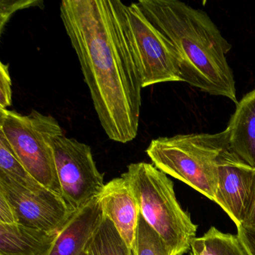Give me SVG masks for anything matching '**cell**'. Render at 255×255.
I'll list each match as a JSON object with an SVG mask.
<instances>
[{"label": "cell", "instance_id": "ffe728a7", "mask_svg": "<svg viewBox=\"0 0 255 255\" xmlns=\"http://www.w3.org/2000/svg\"><path fill=\"white\" fill-rule=\"evenodd\" d=\"M237 228L239 240L248 255H255V230L244 226Z\"/></svg>", "mask_w": 255, "mask_h": 255}, {"label": "cell", "instance_id": "7c38bea8", "mask_svg": "<svg viewBox=\"0 0 255 255\" xmlns=\"http://www.w3.org/2000/svg\"><path fill=\"white\" fill-rule=\"evenodd\" d=\"M227 129L231 151L255 168V89L238 102Z\"/></svg>", "mask_w": 255, "mask_h": 255}, {"label": "cell", "instance_id": "ac0fdd59", "mask_svg": "<svg viewBox=\"0 0 255 255\" xmlns=\"http://www.w3.org/2000/svg\"><path fill=\"white\" fill-rule=\"evenodd\" d=\"M30 7H44V2L38 0H2L0 3V31L2 33L4 26L8 23L11 15L19 10Z\"/></svg>", "mask_w": 255, "mask_h": 255}, {"label": "cell", "instance_id": "3957f363", "mask_svg": "<svg viewBox=\"0 0 255 255\" xmlns=\"http://www.w3.org/2000/svg\"><path fill=\"white\" fill-rule=\"evenodd\" d=\"M130 184L140 213L162 237L171 255L188 253L198 225L177 201L174 183L153 164L135 162L122 174Z\"/></svg>", "mask_w": 255, "mask_h": 255}, {"label": "cell", "instance_id": "9c48e42d", "mask_svg": "<svg viewBox=\"0 0 255 255\" xmlns=\"http://www.w3.org/2000/svg\"><path fill=\"white\" fill-rule=\"evenodd\" d=\"M216 204L237 227L247 216L255 192V168L248 165L231 151L225 149L218 158Z\"/></svg>", "mask_w": 255, "mask_h": 255}, {"label": "cell", "instance_id": "52a82bcc", "mask_svg": "<svg viewBox=\"0 0 255 255\" xmlns=\"http://www.w3.org/2000/svg\"><path fill=\"white\" fill-rule=\"evenodd\" d=\"M55 162L62 196L77 210L102 192L104 174L94 160L91 147L62 135L55 140Z\"/></svg>", "mask_w": 255, "mask_h": 255}, {"label": "cell", "instance_id": "5b68a950", "mask_svg": "<svg viewBox=\"0 0 255 255\" xmlns=\"http://www.w3.org/2000/svg\"><path fill=\"white\" fill-rule=\"evenodd\" d=\"M0 134L5 137L16 157L37 181L62 195L53 144L64 133L55 118L36 110L23 116L0 109Z\"/></svg>", "mask_w": 255, "mask_h": 255}, {"label": "cell", "instance_id": "30bf717a", "mask_svg": "<svg viewBox=\"0 0 255 255\" xmlns=\"http://www.w3.org/2000/svg\"><path fill=\"white\" fill-rule=\"evenodd\" d=\"M103 216L110 219L132 249L138 225L139 207L128 180L123 176L106 183L98 196Z\"/></svg>", "mask_w": 255, "mask_h": 255}, {"label": "cell", "instance_id": "277c9868", "mask_svg": "<svg viewBox=\"0 0 255 255\" xmlns=\"http://www.w3.org/2000/svg\"><path fill=\"white\" fill-rule=\"evenodd\" d=\"M228 129L215 134L159 137L146 150L153 165L213 201L218 185V158L229 147Z\"/></svg>", "mask_w": 255, "mask_h": 255}, {"label": "cell", "instance_id": "8fae6325", "mask_svg": "<svg viewBox=\"0 0 255 255\" xmlns=\"http://www.w3.org/2000/svg\"><path fill=\"white\" fill-rule=\"evenodd\" d=\"M103 218L98 197L74 211L59 230L48 255H86Z\"/></svg>", "mask_w": 255, "mask_h": 255}, {"label": "cell", "instance_id": "e0dca14e", "mask_svg": "<svg viewBox=\"0 0 255 255\" xmlns=\"http://www.w3.org/2000/svg\"><path fill=\"white\" fill-rule=\"evenodd\" d=\"M132 249L134 255H171L166 243L147 223L141 213Z\"/></svg>", "mask_w": 255, "mask_h": 255}, {"label": "cell", "instance_id": "ba28073f", "mask_svg": "<svg viewBox=\"0 0 255 255\" xmlns=\"http://www.w3.org/2000/svg\"><path fill=\"white\" fill-rule=\"evenodd\" d=\"M0 194L11 204L17 223L47 232H59L75 210L47 188L29 189L0 172Z\"/></svg>", "mask_w": 255, "mask_h": 255}, {"label": "cell", "instance_id": "9a60e30c", "mask_svg": "<svg viewBox=\"0 0 255 255\" xmlns=\"http://www.w3.org/2000/svg\"><path fill=\"white\" fill-rule=\"evenodd\" d=\"M86 255H134L110 219L103 216Z\"/></svg>", "mask_w": 255, "mask_h": 255}, {"label": "cell", "instance_id": "4fadbf2b", "mask_svg": "<svg viewBox=\"0 0 255 255\" xmlns=\"http://www.w3.org/2000/svg\"><path fill=\"white\" fill-rule=\"evenodd\" d=\"M58 232L0 224V255H48Z\"/></svg>", "mask_w": 255, "mask_h": 255}, {"label": "cell", "instance_id": "8992f818", "mask_svg": "<svg viewBox=\"0 0 255 255\" xmlns=\"http://www.w3.org/2000/svg\"><path fill=\"white\" fill-rule=\"evenodd\" d=\"M123 15L143 89L159 83L181 82L174 47L147 20L137 2L123 4Z\"/></svg>", "mask_w": 255, "mask_h": 255}, {"label": "cell", "instance_id": "603a6c76", "mask_svg": "<svg viewBox=\"0 0 255 255\" xmlns=\"http://www.w3.org/2000/svg\"><path fill=\"white\" fill-rule=\"evenodd\" d=\"M183 255V254H175V255Z\"/></svg>", "mask_w": 255, "mask_h": 255}, {"label": "cell", "instance_id": "d6986e66", "mask_svg": "<svg viewBox=\"0 0 255 255\" xmlns=\"http://www.w3.org/2000/svg\"><path fill=\"white\" fill-rule=\"evenodd\" d=\"M12 104V83L8 65L0 64V109L7 110Z\"/></svg>", "mask_w": 255, "mask_h": 255}, {"label": "cell", "instance_id": "44dd1931", "mask_svg": "<svg viewBox=\"0 0 255 255\" xmlns=\"http://www.w3.org/2000/svg\"><path fill=\"white\" fill-rule=\"evenodd\" d=\"M0 224H17L13 207L2 194H0Z\"/></svg>", "mask_w": 255, "mask_h": 255}, {"label": "cell", "instance_id": "7402d4cb", "mask_svg": "<svg viewBox=\"0 0 255 255\" xmlns=\"http://www.w3.org/2000/svg\"><path fill=\"white\" fill-rule=\"evenodd\" d=\"M241 226L255 230V192L250 208H249V212H248L247 216H246L244 222Z\"/></svg>", "mask_w": 255, "mask_h": 255}, {"label": "cell", "instance_id": "2e32d148", "mask_svg": "<svg viewBox=\"0 0 255 255\" xmlns=\"http://www.w3.org/2000/svg\"><path fill=\"white\" fill-rule=\"evenodd\" d=\"M0 172L29 189L45 188L37 181L20 163L5 137L0 134Z\"/></svg>", "mask_w": 255, "mask_h": 255}, {"label": "cell", "instance_id": "7a4b0ae2", "mask_svg": "<svg viewBox=\"0 0 255 255\" xmlns=\"http://www.w3.org/2000/svg\"><path fill=\"white\" fill-rule=\"evenodd\" d=\"M137 4L174 47L181 82L237 105L236 82L226 59L232 47L210 16L179 0H140Z\"/></svg>", "mask_w": 255, "mask_h": 255}, {"label": "cell", "instance_id": "6da1fadb", "mask_svg": "<svg viewBox=\"0 0 255 255\" xmlns=\"http://www.w3.org/2000/svg\"><path fill=\"white\" fill-rule=\"evenodd\" d=\"M119 0H63L60 16L78 57L100 123L110 139L136 138L141 74Z\"/></svg>", "mask_w": 255, "mask_h": 255}, {"label": "cell", "instance_id": "5bb4252c", "mask_svg": "<svg viewBox=\"0 0 255 255\" xmlns=\"http://www.w3.org/2000/svg\"><path fill=\"white\" fill-rule=\"evenodd\" d=\"M190 255H248L238 236L225 234L211 227L191 245Z\"/></svg>", "mask_w": 255, "mask_h": 255}]
</instances>
